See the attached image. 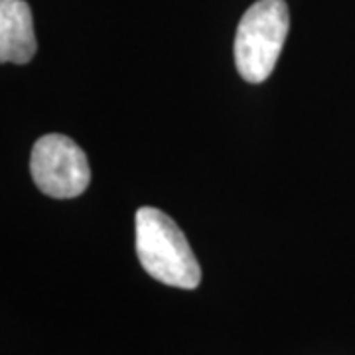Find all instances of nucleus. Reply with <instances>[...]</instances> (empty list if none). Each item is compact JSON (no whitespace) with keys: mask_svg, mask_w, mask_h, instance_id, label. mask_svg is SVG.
I'll use <instances>...</instances> for the list:
<instances>
[{"mask_svg":"<svg viewBox=\"0 0 355 355\" xmlns=\"http://www.w3.org/2000/svg\"><path fill=\"white\" fill-rule=\"evenodd\" d=\"M137 254L153 279L176 288H198L202 268L176 221L162 209L144 205L137 211Z\"/></svg>","mask_w":355,"mask_h":355,"instance_id":"obj_1","label":"nucleus"},{"mask_svg":"<svg viewBox=\"0 0 355 355\" xmlns=\"http://www.w3.org/2000/svg\"><path fill=\"white\" fill-rule=\"evenodd\" d=\"M291 14L284 0H257L243 14L235 32L233 58L239 76L249 83H263L277 67L288 36Z\"/></svg>","mask_w":355,"mask_h":355,"instance_id":"obj_2","label":"nucleus"},{"mask_svg":"<svg viewBox=\"0 0 355 355\" xmlns=\"http://www.w3.org/2000/svg\"><path fill=\"white\" fill-rule=\"evenodd\" d=\"M30 174L38 190L55 200L81 196L91 182L87 156L65 135H46L36 140L30 154Z\"/></svg>","mask_w":355,"mask_h":355,"instance_id":"obj_3","label":"nucleus"},{"mask_svg":"<svg viewBox=\"0 0 355 355\" xmlns=\"http://www.w3.org/2000/svg\"><path fill=\"white\" fill-rule=\"evenodd\" d=\"M34 18L26 0H0V62L28 64L36 53Z\"/></svg>","mask_w":355,"mask_h":355,"instance_id":"obj_4","label":"nucleus"}]
</instances>
